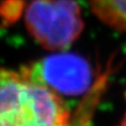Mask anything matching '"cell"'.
<instances>
[{"label":"cell","instance_id":"cell-1","mask_svg":"<svg viewBox=\"0 0 126 126\" xmlns=\"http://www.w3.org/2000/svg\"><path fill=\"white\" fill-rule=\"evenodd\" d=\"M59 94L20 71L0 69V126H69Z\"/></svg>","mask_w":126,"mask_h":126},{"label":"cell","instance_id":"cell-2","mask_svg":"<svg viewBox=\"0 0 126 126\" xmlns=\"http://www.w3.org/2000/svg\"><path fill=\"white\" fill-rule=\"evenodd\" d=\"M23 17L31 37L50 51L69 49L84 29L82 10L75 0H30Z\"/></svg>","mask_w":126,"mask_h":126},{"label":"cell","instance_id":"cell-3","mask_svg":"<svg viewBox=\"0 0 126 126\" xmlns=\"http://www.w3.org/2000/svg\"><path fill=\"white\" fill-rule=\"evenodd\" d=\"M34 80L57 94L76 96L92 89L93 72L85 58L65 50L54 53L23 67Z\"/></svg>","mask_w":126,"mask_h":126},{"label":"cell","instance_id":"cell-4","mask_svg":"<svg viewBox=\"0 0 126 126\" xmlns=\"http://www.w3.org/2000/svg\"><path fill=\"white\" fill-rule=\"evenodd\" d=\"M92 12L107 27L126 32V0H87Z\"/></svg>","mask_w":126,"mask_h":126},{"label":"cell","instance_id":"cell-5","mask_svg":"<svg viewBox=\"0 0 126 126\" xmlns=\"http://www.w3.org/2000/svg\"><path fill=\"white\" fill-rule=\"evenodd\" d=\"M90 101H91V93H90V97H89V101L86 100V107L82 110L83 113H76L75 116L73 118L71 117V121H70V124L69 126H87L89 124V115L91 114V110H87L89 107V104H90Z\"/></svg>","mask_w":126,"mask_h":126},{"label":"cell","instance_id":"cell-6","mask_svg":"<svg viewBox=\"0 0 126 126\" xmlns=\"http://www.w3.org/2000/svg\"><path fill=\"white\" fill-rule=\"evenodd\" d=\"M118 126H126V112L124 113V115H123V118L121 120L120 124H118Z\"/></svg>","mask_w":126,"mask_h":126}]
</instances>
